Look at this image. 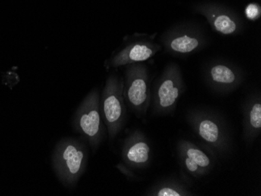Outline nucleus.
<instances>
[{
	"instance_id": "9",
	"label": "nucleus",
	"mask_w": 261,
	"mask_h": 196,
	"mask_svg": "<svg viewBox=\"0 0 261 196\" xmlns=\"http://www.w3.org/2000/svg\"><path fill=\"white\" fill-rule=\"evenodd\" d=\"M199 45V42L197 39L186 35L174 38L170 43L171 49L174 52L179 53H189L193 52Z\"/></svg>"
},
{
	"instance_id": "3",
	"label": "nucleus",
	"mask_w": 261,
	"mask_h": 196,
	"mask_svg": "<svg viewBox=\"0 0 261 196\" xmlns=\"http://www.w3.org/2000/svg\"><path fill=\"white\" fill-rule=\"evenodd\" d=\"M124 83L121 79L111 75L106 82L102 95V120L107 126L110 140H114L121 132L126 118Z\"/></svg>"
},
{
	"instance_id": "15",
	"label": "nucleus",
	"mask_w": 261,
	"mask_h": 196,
	"mask_svg": "<svg viewBox=\"0 0 261 196\" xmlns=\"http://www.w3.org/2000/svg\"><path fill=\"white\" fill-rule=\"evenodd\" d=\"M155 195L158 196H181L184 195L182 193L177 191L175 188H171V187H164L161 188Z\"/></svg>"
},
{
	"instance_id": "12",
	"label": "nucleus",
	"mask_w": 261,
	"mask_h": 196,
	"mask_svg": "<svg viewBox=\"0 0 261 196\" xmlns=\"http://www.w3.org/2000/svg\"><path fill=\"white\" fill-rule=\"evenodd\" d=\"M186 156L191 159L200 168H207L211 165V159L200 149L189 147L186 150Z\"/></svg>"
},
{
	"instance_id": "5",
	"label": "nucleus",
	"mask_w": 261,
	"mask_h": 196,
	"mask_svg": "<svg viewBox=\"0 0 261 196\" xmlns=\"http://www.w3.org/2000/svg\"><path fill=\"white\" fill-rule=\"evenodd\" d=\"M150 147L140 132L130 134L122 149V159L130 167H143L150 159Z\"/></svg>"
},
{
	"instance_id": "14",
	"label": "nucleus",
	"mask_w": 261,
	"mask_h": 196,
	"mask_svg": "<svg viewBox=\"0 0 261 196\" xmlns=\"http://www.w3.org/2000/svg\"><path fill=\"white\" fill-rule=\"evenodd\" d=\"M245 13L247 18L255 20L260 16V8L257 4H250L246 7Z\"/></svg>"
},
{
	"instance_id": "4",
	"label": "nucleus",
	"mask_w": 261,
	"mask_h": 196,
	"mask_svg": "<svg viewBox=\"0 0 261 196\" xmlns=\"http://www.w3.org/2000/svg\"><path fill=\"white\" fill-rule=\"evenodd\" d=\"M124 96L135 112L145 114L149 104L147 74L142 66L130 64L126 73Z\"/></svg>"
},
{
	"instance_id": "2",
	"label": "nucleus",
	"mask_w": 261,
	"mask_h": 196,
	"mask_svg": "<svg viewBox=\"0 0 261 196\" xmlns=\"http://www.w3.org/2000/svg\"><path fill=\"white\" fill-rule=\"evenodd\" d=\"M100 99L99 92L92 90L83 99L73 118V127L88 142L92 150H96L103 139Z\"/></svg>"
},
{
	"instance_id": "11",
	"label": "nucleus",
	"mask_w": 261,
	"mask_h": 196,
	"mask_svg": "<svg viewBox=\"0 0 261 196\" xmlns=\"http://www.w3.org/2000/svg\"><path fill=\"white\" fill-rule=\"evenodd\" d=\"M213 24L215 30L223 35H231L237 29L236 22L229 16L225 14H221L215 17Z\"/></svg>"
},
{
	"instance_id": "8",
	"label": "nucleus",
	"mask_w": 261,
	"mask_h": 196,
	"mask_svg": "<svg viewBox=\"0 0 261 196\" xmlns=\"http://www.w3.org/2000/svg\"><path fill=\"white\" fill-rule=\"evenodd\" d=\"M198 132L200 137L206 143L215 144L220 138V129L215 121L204 119L198 125Z\"/></svg>"
},
{
	"instance_id": "6",
	"label": "nucleus",
	"mask_w": 261,
	"mask_h": 196,
	"mask_svg": "<svg viewBox=\"0 0 261 196\" xmlns=\"http://www.w3.org/2000/svg\"><path fill=\"white\" fill-rule=\"evenodd\" d=\"M156 52V47L146 42H137L129 45L118 52L110 61L112 67L130 65L147 61Z\"/></svg>"
},
{
	"instance_id": "13",
	"label": "nucleus",
	"mask_w": 261,
	"mask_h": 196,
	"mask_svg": "<svg viewBox=\"0 0 261 196\" xmlns=\"http://www.w3.org/2000/svg\"><path fill=\"white\" fill-rule=\"evenodd\" d=\"M250 124L255 130L261 128V104L256 102L253 105L250 112Z\"/></svg>"
},
{
	"instance_id": "7",
	"label": "nucleus",
	"mask_w": 261,
	"mask_h": 196,
	"mask_svg": "<svg viewBox=\"0 0 261 196\" xmlns=\"http://www.w3.org/2000/svg\"><path fill=\"white\" fill-rule=\"evenodd\" d=\"M181 92V84L177 76L168 72L160 85L158 91V106L161 109H168L172 108L177 102Z\"/></svg>"
},
{
	"instance_id": "16",
	"label": "nucleus",
	"mask_w": 261,
	"mask_h": 196,
	"mask_svg": "<svg viewBox=\"0 0 261 196\" xmlns=\"http://www.w3.org/2000/svg\"><path fill=\"white\" fill-rule=\"evenodd\" d=\"M185 166H186V169H187L189 172L193 173V174H196V173L199 172V168H200L196 163H195L191 159H189L187 156L185 157Z\"/></svg>"
},
{
	"instance_id": "10",
	"label": "nucleus",
	"mask_w": 261,
	"mask_h": 196,
	"mask_svg": "<svg viewBox=\"0 0 261 196\" xmlns=\"http://www.w3.org/2000/svg\"><path fill=\"white\" fill-rule=\"evenodd\" d=\"M211 78L220 84H231L236 80V74L229 67L224 65H216L211 70Z\"/></svg>"
},
{
	"instance_id": "1",
	"label": "nucleus",
	"mask_w": 261,
	"mask_h": 196,
	"mask_svg": "<svg viewBox=\"0 0 261 196\" xmlns=\"http://www.w3.org/2000/svg\"><path fill=\"white\" fill-rule=\"evenodd\" d=\"M88 159L89 152L84 143L74 137H64L56 145L52 155L56 177L66 188H74L86 171Z\"/></svg>"
}]
</instances>
